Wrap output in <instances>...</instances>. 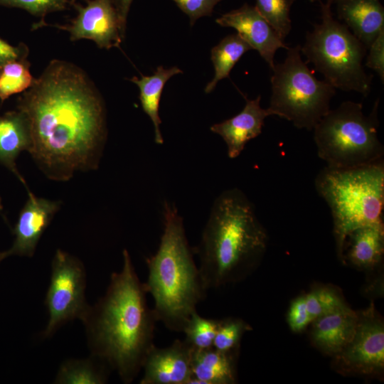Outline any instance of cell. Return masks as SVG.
<instances>
[{"label": "cell", "mask_w": 384, "mask_h": 384, "mask_svg": "<svg viewBox=\"0 0 384 384\" xmlns=\"http://www.w3.org/2000/svg\"><path fill=\"white\" fill-rule=\"evenodd\" d=\"M31 134L28 152L46 176L68 181L97 168L106 139L103 100L87 74L51 60L20 97Z\"/></svg>", "instance_id": "1"}, {"label": "cell", "mask_w": 384, "mask_h": 384, "mask_svg": "<svg viewBox=\"0 0 384 384\" xmlns=\"http://www.w3.org/2000/svg\"><path fill=\"white\" fill-rule=\"evenodd\" d=\"M122 256L121 271L112 273L105 294L82 322L92 356L131 383L154 345L157 320L129 252L124 250Z\"/></svg>", "instance_id": "2"}, {"label": "cell", "mask_w": 384, "mask_h": 384, "mask_svg": "<svg viewBox=\"0 0 384 384\" xmlns=\"http://www.w3.org/2000/svg\"><path fill=\"white\" fill-rule=\"evenodd\" d=\"M267 244V233L246 195L236 188L221 193L193 249L206 289L243 279L258 265Z\"/></svg>", "instance_id": "3"}, {"label": "cell", "mask_w": 384, "mask_h": 384, "mask_svg": "<svg viewBox=\"0 0 384 384\" xmlns=\"http://www.w3.org/2000/svg\"><path fill=\"white\" fill-rule=\"evenodd\" d=\"M164 230L156 252L146 259L145 289L154 301L157 321L182 332L208 291L186 238L182 217L174 204L164 203Z\"/></svg>", "instance_id": "4"}, {"label": "cell", "mask_w": 384, "mask_h": 384, "mask_svg": "<svg viewBox=\"0 0 384 384\" xmlns=\"http://www.w3.org/2000/svg\"><path fill=\"white\" fill-rule=\"evenodd\" d=\"M315 188L331 210L337 252L341 257L346 238L351 232L383 221V161L349 169L325 166L315 179Z\"/></svg>", "instance_id": "5"}, {"label": "cell", "mask_w": 384, "mask_h": 384, "mask_svg": "<svg viewBox=\"0 0 384 384\" xmlns=\"http://www.w3.org/2000/svg\"><path fill=\"white\" fill-rule=\"evenodd\" d=\"M378 100L370 114L361 103L345 101L329 111L314 129L319 157L331 169H349L383 161L378 129Z\"/></svg>", "instance_id": "6"}, {"label": "cell", "mask_w": 384, "mask_h": 384, "mask_svg": "<svg viewBox=\"0 0 384 384\" xmlns=\"http://www.w3.org/2000/svg\"><path fill=\"white\" fill-rule=\"evenodd\" d=\"M332 2L320 1L321 23L315 24L313 30L306 33L301 53L306 58L305 62L312 63L335 89L367 96L373 78L363 66L368 48L346 25L334 18Z\"/></svg>", "instance_id": "7"}, {"label": "cell", "mask_w": 384, "mask_h": 384, "mask_svg": "<svg viewBox=\"0 0 384 384\" xmlns=\"http://www.w3.org/2000/svg\"><path fill=\"white\" fill-rule=\"evenodd\" d=\"M300 48L299 45L288 48L284 60L274 64L268 109L272 115L310 131L329 111L336 89L316 78L302 60Z\"/></svg>", "instance_id": "8"}, {"label": "cell", "mask_w": 384, "mask_h": 384, "mask_svg": "<svg viewBox=\"0 0 384 384\" xmlns=\"http://www.w3.org/2000/svg\"><path fill=\"white\" fill-rule=\"evenodd\" d=\"M86 272L82 262L76 257L58 249L52 263L50 283L45 298L48 321L43 336H51L62 325L82 321L90 305L85 298Z\"/></svg>", "instance_id": "9"}, {"label": "cell", "mask_w": 384, "mask_h": 384, "mask_svg": "<svg viewBox=\"0 0 384 384\" xmlns=\"http://www.w3.org/2000/svg\"><path fill=\"white\" fill-rule=\"evenodd\" d=\"M335 357L348 372L375 375L383 370L384 324L373 306L358 313L351 340Z\"/></svg>", "instance_id": "10"}, {"label": "cell", "mask_w": 384, "mask_h": 384, "mask_svg": "<svg viewBox=\"0 0 384 384\" xmlns=\"http://www.w3.org/2000/svg\"><path fill=\"white\" fill-rule=\"evenodd\" d=\"M78 14L70 24L55 26L70 34L73 41L87 39L100 48H119L125 37L111 0H87L85 6L73 5Z\"/></svg>", "instance_id": "11"}, {"label": "cell", "mask_w": 384, "mask_h": 384, "mask_svg": "<svg viewBox=\"0 0 384 384\" xmlns=\"http://www.w3.org/2000/svg\"><path fill=\"white\" fill-rule=\"evenodd\" d=\"M215 22L220 26L235 29L237 33L252 49L257 50L272 69L275 64L274 55L277 50L282 48H289L255 6L247 4L223 14Z\"/></svg>", "instance_id": "12"}, {"label": "cell", "mask_w": 384, "mask_h": 384, "mask_svg": "<svg viewBox=\"0 0 384 384\" xmlns=\"http://www.w3.org/2000/svg\"><path fill=\"white\" fill-rule=\"evenodd\" d=\"M193 348L184 339H176L170 346L148 351L143 365L140 384H188L192 376Z\"/></svg>", "instance_id": "13"}, {"label": "cell", "mask_w": 384, "mask_h": 384, "mask_svg": "<svg viewBox=\"0 0 384 384\" xmlns=\"http://www.w3.org/2000/svg\"><path fill=\"white\" fill-rule=\"evenodd\" d=\"M26 188L28 198L14 226L12 245L5 251L6 257H32L43 233L60 208V201L37 197L27 186Z\"/></svg>", "instance_id": "14"}, {"label": "cell", "mask_w": 384, "mask_h": 384, "mask_svg": "<svg viewBox=\"0 0 384 384\" xmlns=\"http://www.w3.org/2000/svg\"><path fill=\"white\" fill-rule=\"evenodd\" d=\"M260 100V95L254 100L245 98V105L239 114L210 127V131L225 142L230 159L237 158L246 144L261 134L265 118L272 115L268 108L261 107Z\"/></svg>", "instance_id": "15"}, {"label": "cell", "mask_w": 384, "mask_h": 384, "mask_svg": "<svg viewBox=\"0 0 384 384\" xmlns=\"http://www.w3.org/2000/svg\"><path fill=\"white\" fill-rule=\"evenodd\" d=\"M338 18L367 48L384 31V8L379 0H336Z\"/></svg>", "instance_id": "16"}, {"label": "cell", "mask_w": 384, "mask_h": 384, "mask_svg": "<svg viewBox=\"0 0 384 384\" xmlns=\"http://www.w3.org/2000/svg\"><path fill=\"white\" fill-rule=\"evenodd\" d=\"M358 313L346 306L314 319L311 324L313 343L323 352L336 356L351 340Z\"/></svg>", "instance_id": "17"}, {"label": "cell", "mask_w": 384, "mask_h": 384, "mask_svg": "<svg viewBox=\"0 0 384 384\" xmlns=\"http://www.w3.org/2000/svg\"><path fill=\"white\" fill-rule=\"evenodd\" d=\"M384 253L383 221L364 225L351 232L346 238L341 260L358 269H372Z\"/></svg>", "instance_id": "18"}, {"label": "cell", "mask_w": 384, "mask_h": 384, "mask_svg": "<svg viewBox=\"0 0 384 384\" xmlns=\"http://www.w3.org/2000/svg\"><path fill=\"white\" fill-rule=\"evenodd\" d=\"M31 134L28 120L20 110L0 116V163L26 186V182L16 167V159L23 151H29Z\"/></svg>", "instance_id": "19"}, {"label": "cell", "mask_w": 384, "mask_h": 384, "mask_svg": "<svg viewBox=\"0 0 384 384\" xmlns=\"http://www.w3.org/2000/svg\"><path fill=\"white\" fill-rule=\"evenodd\" d=\"M235 353L213 347L193 349L188 384H233L237 382Z\"/></svg>", "instance_id": "20"}, {"label": "cell", "mask_w": 384, "mask_h": 384, "mask_svg": "<svg viewBox=\"0 0 384 384\" xmlns=\"http://www.w3.org/2000/svg\"><path fill=\"white\" fill-rule=\"evenodd\" d=\"M182 70L177 67L165 69L160 65L156 68L152 75L142 76L141 78L133 77L129 80L136 84L139 89V100L144 112L151 119L154 128L155 142L164 143L160 130L161 123L159 110L162 91L166 82L174 75L181 73Z\"/></svg>", "instance_id": "21"}, {"label": "cell", "mask_w": 384, "mask_h": 384, "mask_svg": "<svg viewBox=\"0 0 384 384\" xmlns=\"http://www.w3.org/2000/svg\"><path fill=\"white\" fill-rule=\"evenodd\" d=\"M252 48L238 33L230 34L223 38L211 50V60L214 67V77L205 87V92L210 93L217 83L228 78L240 58Z\"/></svg>", "instance_id": "22"}, {"label": "cell", "mask_w": 384, "mask_h": 384, "mask_svg": "<svg viewBox=\"0 0 384 384\" xmlns=\"http://www.w3.org/2000/svg\"><path fill=\"white\" fill-rule=\"evenodd\" d=\"M95 358L69 359L60 366L54 383L58 384H103L107 381V366L100 365Z\"/></svg>", "instance_id": "23"}, {"label": "cell", "mask_w": 384, "mask_h": 384, "mask_svg": "<svg viewBox=\"0 0 384 384\" xmlns=\"http://www.w3.org/2000/svg\"><path fill=\"white\" fill-rule=\"evenodd\" d=\"M34 79L24 59L8 63L0 70V100L28 89Z\"/></svg>", "instance_id": "24"}, {"label": "cell", "mask_w": 384, "mask_h": 384, "mask_svg": "<svg viewBox=\"0 0 384 384\" xmlns=\"http://www.w3.org/2000/svg\"><path fill=\"white\" fill-rule=\"evenodd\" d=\"M294 0H256L255 8L284 41L292 28L290 9Z\"/></svg>", "instance_id": "25"}, {"label": "cell", "mask_w": 384, "mask_h": 384, "mask_svg": "<svg viewBox=\"0 0 384 384\" xmlns=\"http://www.w3.org/2000/svg\"><path fill=\"white\" fill-rule=\"evenodd\" d=\"M218 324V319L203 317L196 311L191 315L183 329L184 341L196 350L211 348Z\"/></svg>", "instance_id": "26"}, {"label": "cell", "mask_w": 384, "mask_h": 384, "mask_svg": "<svg viewBox=\"0 0 384 384\" xmlns=\"http://www.w3.org/2000/svg\"><path fill=\"white\" fill-rule=\"evenodd\" d=\"M250 330V326L241 319H218L213 347L223 352H237L242 336Z\"/></svg>", "instance_id": "27"}, {"label": "cell", "mask_w": 384, "mask_h": 384, "mask_svg": "<svg viewBox=\"0 0 384 384\" xmlns=\"http://www.w3.org/2000/svg\"><path fill=\"white\" fill-rule=\"evenodd\" d=\"M304 297L312 321L321 316L348 306L334 290L327 287L314 289Z\"/></svg>", "instance_id": "28"}, {"label": "cell", "mask_w": 384, "mask_h": 384, "mask_svg": "<svg viewBox=\"0 0 384 384\" xmlns=\"http://www.w3.org/2000/svg\"><path fill=\"white\" fill-rule=\"evenodd\" d=\"M68 4L70 0H0V6L22 9L42 19L50 13L67 9Z\"/></svg>", "instance_id": "29"}, {"label": "cell", "mask_w": 384, "mask_h": 384, "mask_svg": "<svg viewBox=\"0 0 384 384\" xmlns=\"http://www.w3.org/2000/svg\"><path fill=\"white\" fill-rule=\"evenodd\" d=\"M287 322L294 332H301L311 324L312 319L307 310L304 295L294 299L287 313Z\"/></svg>", "instance_id": "30"}, {"label": "cell", "mask_w": 384, "mask_h": 384, "mask_svg": "<svg viewBox=\"0 0 384 384\" xmlns=\"http://www.w3.org/2000/svg\"><path fill=\"white\" fill-rule=\"evenodd\" d=\"M189 16L191 26L205 16H211L213 8L221 0H173Z\"/></svg>", "instance_id": "31"}, {"label": "cell", "mask_w": 384, "mask_h": 384, "mask_svg": "<svg viewBox=\"0 0 384 384\" xmlns=\"http://www.w3.org/2000/svg\"><path fill=\"white\" fill-rule=\"evenodd\" d=\"M366 65L378 73L384 80V31H382L368 47Z\"/></svg>", "instance_id": "32"}, {"label": "cell", "mask_w": 384, "mask_h": 384, "mask_svg": "<svg viewBox=\"0 0 384 384\" xmlns=\"http://www.w3.org/2000/svg\"><path fill=\"white\" fill-rule=\"evenodd\" d=\"M25 48L14 47L0 38V69L8 63L23 59Z\"/></svg>", "instance_id": "33"}, {"label": "cell", "mask_w": 384, "mask_h": 384, "mask_svg": "<svg viewBox=\"0 0 384 384\" xmlns=\"http://www.w3.org/2000/svg\"><path fill=\"white\" fill-rule=\"evenodd\" d=\"M118 14L123 31L126 32L127 15L133 0H111Z\"/></svg>", "instance_id": "34"}, {"label": "cell", "mask_w": 384, "mask_h": 384, "mask_svg": "<svg viewBox=\"0 0 384 384\" xmlns=\"http://www.w3.org/2000/svg\"><path fill=\"white\" fill-rule=\"evenodd\" d=\"M5 258H6V253H5V251L4 252H0V262L4 260Z\"/></svg>", "instance_id": "35"}, {"label": "cell", "mask_w": 384, "mask_h": 384, "mask_svg": "<svg viewBox=\"0 0 384 384\" xmlns=\"http://www.w3.org/2000/svg\"><path fill=\"white\" fill-rule=\"evenodd\" d=\"M2 210H3V204H2L1 198L0 196V213L2 211Z\"/></svg>", "instance_id": "36"}, {"label": "cell", "mask_w": 384, "mask_h": 384, "mask_svg": "<svg viewBox=\"0 0 384 384\" xmlns=\"http://www.w3.org/2000/svg\"><path fill=\"white\" fill-rule=\"evenodd\" d=\"M75 1H76V0H70V4L73 5V6L74 4H76Z\"/></svg>", "instance_id": "37"}, {"label": "cell", "mask_w": 384, "mask_h": 384, "mask_svg": "<svg viewBox=\"0 0 384 384\" xmlns=\"http://www.w3.org/2000/svg\"><path fill=\"white\" fill-rule=\"evenodd\" d=\"M316 1H318V0H310V1H311V2H314ZM319 1H320V0H319ZM336 1V0H333V1Z\"/></svg>", "instance_id": "38"}, {"label": "cell", "mask_w": 384, "mask_h": 384, "mask_svg": "<svg viewBox=\"0 0 384 384\" xmlns=\"http://www.w3.org/2000/svg\"><path fill=\"white\" fill-rule=\"evenodd\" d=\"M0 70H1V69H0Z\"/></svg>", "instance_id": "39"}]
</instances>
